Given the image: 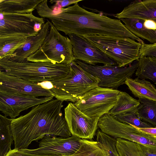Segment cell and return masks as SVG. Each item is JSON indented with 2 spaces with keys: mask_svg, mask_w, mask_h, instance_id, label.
Masks as SVG:
<instances>
[{
  "mask_svg": "<svg viewBox=\"0 0 156 156\" xmlns=\"http://www.w3.org/2000/svg\"><path fill=\"white\" fill-rule=\"evenodd\" d=\"M115 16L119 20L135 18L156 20V0L135 1L124 8Z\"/></svg>",
  "mask_w": 156,
  "mask_h": 156,
  "instance_id": "2e32d148",
  "label": "cell"
},
{
  "mask_svg": "<svg viewBox=\"0 0 156 156\" xmlns=\"http://www.w3.org/2000/svg\"><path fill=\"white\" fill-rule=\"evenodd\" d=\"M139 107L131 112L114 116L116 119L120 122L126 123L138 128H146L153 127V126L144 121L140 118L138 112Z\"/></svg>",
  "mask_w": 156,
  "mask_h": 156,
  "instance_id": "83f0119b",
  "label": "cell"
},
{
  "mask_svg": "<svg viewBox=\"0 0 156 156\" xmlns=\"http://www.w3.org/2000/svg\"><path fill=\"white\" fill-rule=\"evenodd\" d=\"M83 37L114 60L119 67L130 65L140 58L141 43L129 37L102 35Z\"/></svg>",
  "mask_w": 156,
  "mask_h": 156,
  "instance_id": "5b68a950",
  "label": "cell"
},
{
  "mask_svg": "<svg viewBox=\"0 0 156 156\" xmlns=\"http://www.w3.org/2000/svg\"><path fill=\"white\" fill-rule=\"evenodd\" d=\"M43 0H0V13L24 14L33 12Z\"/></svg>",
  "mask_w": 156,
  "mask_h": 156,
  "instance_id": "d6986e66",
  "label": "cell"
},
{
  "mask_svg": "<svg viewBox=\"0 0 156 156\" xmlns=\"http://www.w3.org/2000/svg\"><path fill=\"white\" fill-rule=\"evenodd\" d=\"M138 61L136 76L141 79L151 80L156 84V57H140Z\"/></svg>",
  "mask_w": 156,
  "mask_h": 156,
  "instance_id": "7402d4cb",
  "label": "cell"
},
{
  "mask_svg": "<svg viewBox=\"0 0 156 156\" xmlns=\"http://www.w3.org/2000/svg\"><path fill=\"white\" fill-rule=\"evenodd\" d=\"M125 84L135 97L156 101V88L149 81L138 77L130 78L126 80Z\"/></svg>",
  "mask_w": 156,
  "mask_h": 156,
  "instance_id": "ac0fdd59",
  "label": "cell"
},
{
  "mask_svg": "<svg viewBox=\"0 0 156 156\" xmlns=\"http://www.w3.org/2000/svg\"><path fill=\"white\" fill-rule=\"evenodd\" d=\"M49 33L39 49L27 59L33 62L69 64L75 61L70 39L62 35L49 21Z\"/></svg>",
  "mask_w": 156,
  "mask_h": 156,
  "instance_id": "8992f818",
  "label": "cell"
},
{
  "mask_svg": "<svg viewBox=\"0 0 156 156\" xmlns=\"http://www.w3.org/2000/svg\"><path fill=\"white\" fill-rule=\"evenodd\" d=\"M96 141L102 149L105 156H119L116 147V138L98 129Z\"/></svg>",
  "mask_w": 156,
  "mask_h": 156,
  "instance_id": "484cf974",
  "label": "cell"
},
{
  "mask_svg": "<svg viewBox=\"0 0 156 156\" xmlns=\"http://www.w3.org/2000/svg\"><path fill=\"white\" fill-rule=\"evenodd\" d=\"M82 1V0H51L49 1V2L51 4L54 3V4L50 7L52 10H55L64 8L70 5L74 4Z\"/></svg>",
  "mask_w": 156,
  "mask_h": 156,
  "instance_id": "4dcf8cb0",
  "label": "cell"
},
{
  "mask_svg": "<svg viewBox=\"0 0 156 156\" xmlns=\"http://www.w3.org/2000/svg\"><path fill=\"white\" fill-rule=\"evenodd\" d=\"M73 47L75 60H78L92 65L97 63L118 66L117 63L83 36L68 35Z\"/></svg>",
  "mask_w": 156,
  "mask_h": 156,
  "instance_id": "4fadbf2b",
  "label": "cell"
},
{
  "mask_svg": "<svg viewBox=\"0 0 156 156\" xmlns=\"http://www.w3.org/2000/svg\"><path fill=\"white\" fill-rule=\"evenodd\" d=\"M120 91L97 87L83 94L75 105L89 117H101L115 104Z\"/></svg>",
  "mask_w": 156,
  "mask_h": 156,
  "instance_id": "9c48e42d",
  "label": "cell"
},
{
  "mask_svg": "<svg viewBox=\"0 0 156 156\" xmlns=\"http://www.w3.org/2000/svg\"><path fill=\"white\" fill-rule=\"evenodd\" d=\"M12 119L0 115V156H5L11 150L13 140L11 127Z\"/></svg>",
  "mask_w": 156,
  "mask_h": 156,
  "instance_id": "603a6c76",
  "label": "cell"
},
{
  "mask_svg": "<svg viewBox=\"0 0 156 156\" xmlns=\"http://www.w3.org/2000/svg\"><path fill=\"white\" fill-rule=\"evenodd\" d=\"M50 29L49 20L44 24L39 33L35 36L28 37L25 43L17 49L10 57V60L22 62L37 51L43 44Z\"/></svg>",
  "mask_w": 156,
  "mask_h": 156,
  "instance_id": "e0dca14e",
  "label": "cell"
},
{
  "mask_svg": "<svg viewBox=\"0 0 156 156\" xmlns=\"http://www.w3.org/2000/svg\"><path fill=\"white\" fill-rule=\"evenodd\" d=\"M131 32L151 44L156 43V30L149 29L144 25L145 20L135 18H124L120 20Z\"/></svg>",
  "mask_w": 156,
  "mask_h": 156,
  "instance_id": "ffe728a7",
  "label": "cell"
},
{
  "mask_svg": "<svg viewBox=\"0 0 156 156\" xmlns=\"http://www.w3.org/2000/svg\"><path fill=\"white\" fill-rule=\"evenodd\" d=\"M0 92L38 97L54 96L49 89L39 83L8 75L0 71Z\"/></svg>",
  "mask_w": 156,
  "mask_h": 156,
  "instance_id": "9a60e30c",
  "label": "cell"
},
{
  "mask_svg": "<svg viewBox=\"0 0 156 156\" xmlns=\"http://www.w3.org/2000/svg\"><path fill=\"white\" fill-rule=\"evenodd\" d=\"M140 104L138 110L141 119L153 126L156 127V101L139 98Z\"/></svg>",
  "mask_w": 156,
  "mask_h": 156,
  "instance_id": "d4e9b609",
  "label": "cell"
},
{
  "mask_svg": "<svg viewBox=\"0 0 156 156\" xmlns=\"http://www.w3.org/2000/svg\"><path fill=\"white\" fill-rule=\"evenodd\" d=\"M116 147L119 156H147L142 145L127 140L116 138Z\"/></svg>",
  "mask_w": 156,
  "mask_h": 156,
  "instance_id": "cb8c5ba5",
  "label": "cell"
},
{
  "mask_svg": "<svg viewBox=\"0 0 156 156\" xmlns=\"http://www.w3.org/2000/svg\"><path fill=\"white\" fill-rule=\"evenodd\" d=\"M83 139L72 136L68 137L46 135L39 142V147L34 149H21L29 153L48 156H68L75 153Z\"/></svg>",
  "mask_w": 156,
  "mask_h": 156,
  "instance_id": "7c38bea8",
  "label": "cell"
},
{
  "mask_svg": "<svg viewBox=\"0 0 156 156\" xmlns=\"http://www.w3.org/2000/svg\"><path fill=\"white\" fill-rule=\"evenodd\" d=\"M63 102L53 99L33 107L25 115L12 119L14 149H27L33 141L42 139L46 135L72 136L62 113Z\"/></svg>",
  "mask_w": 156,
  "mask_h": 156,
  "instance_id": "7a4b0ae2",
  "label": "cell"
},
{
  "mask_svg": "<svg viewBox=\"0 0 156 156\" xmlns=\"http://www.w3.org/2000/svg\"><path fill=\"white\" fill-rule=\"evenodd\" d=\"M137 128L140 130L156 138V127L146 128Z\"/></svg>",
  "mask_w": 156,
  "mask_h": 156,
  "instance_id": "d6a6232c",
  "label": "cell"
},
{
  "mask_svg": "<svg viewBox=\"0 0 156 156\" xmlns=\"http://www.w3.org/2000/svg\"><path fill=\"white\" fill-rule=\"evenodd\" d=\"M140 103L125 92L120 91L116 102L108 113L113 116L131 112L138 108Z\"/></svg>",
  "mask_w": 156,
  "mask_h": 156,
  "instance_id": "44dd1931",
  "label": "cell"
},
{
  "mask_svg": "<svg viewBox=\"0 0 156 156\" xmlns=\"http://www.w3.org/2000/svg\"><path fill=\"white\" fill-rule=\"evenodd\" d=\"M64 113L65 119L72 136L92 140L98 130L99 117L88 116L71 102L65 108Z\"/></svg>",
  "mask_w": 156,
  "mask_h": 156,
  "instance_id": "8fae6325",
  "label": "cell"
},
{
  "mask_svg": "<svg viewBox=\"0 0 156 156\" xmlns=\"http://www.w3.org/2000/svg\"><path fill=\"white\" fill-rule=\"evenodd\" d=\"M0 71L6 74L35 83L50 82L66 77L70 70L69 64L17 62L5 58L0 60Z\"/></svg>",
  "mask_w": 156,
  "mask_h": 156,
  "instance_id": "3957f363",
  "label": "cell"
},
{
  "mask_svg": "<svg viewBox=\"0 0 156 156\" xmlns=\"http://www.w3.org/2000/svg\"><path fill=\"white\" fill-rule=\"evenodd\" d=\"M28 37H20L7 42L0 46V60L11 57L26 42Z\"/></svg>",
  "mask_w": 156,
  "mask_h": 156,
  "instance_id": "f1b7e54d",
  "label": "cell"
},
{
  "mask_svg": "<svg viewBox=\"0 0 156 156\" xmlns=\"http://www.w3.org/2000/svg\"><path fill=\"white\" fill-rule=\"evenodd\" d=\"M154 21L156 23V20H154Z\"/></svg>",
  "mask_w": 156,
  "mask_h": 156,
  "instance_id": "d590c367",
  "label": "cell"
},
{
  "mask_svg": "<svg viewBox=\"0 0 156 156\" xmlns=\"http://www.w3.org/2000/svg\"><path fill=\"white\" fill-rule=\"evenodd\" d=\"M5 156H48L29 153L21 149H14L10 150Z\"/></svg>",
  "mask_w": 156,
  "mask_h": 156,
  "instance_id": "1f68e13d",
  "label": "cell"
},
{
  "mask_svg": "<svg viewBox=\"0 0 156 156\" xmlns=\"http://www.w3.org/2000/svg\"><path fill=\"white\" fill-rule=\"evenodd\" d=\"M98 127L108 135L137 143L156 153V138L140 130L135 126L119 121L108 113L99 118Z\"/></svg>",
  "mask_w": 156,
  "mask_h": 156,
  "instance_id": "ba28073f",
  "label": "cell"
},
{
  "mask_svg": "<svg viewBox=\"0 0 156 156\" xmlns=\"http://www.w3.org/2000/svg\"><path fill=\"white\" fill-rule=\"evenodd\" d=\"M65 77L51 82L49 89L55 98L75 103L85 93L98 86L99 79L85 71L74 61Z\"/></svg>",
  "mask_w": 156,
  "mask_h": 156,
  "instance_id": "277c9868",
  "label": "cell"
},
{
  "mask_svg": "<svg viewBox=\"0 0 156 156\" xmlns=\"http://www.w3.org/2000/svg\"><path fill=\"white\" fill-rule=\"evenodd\" d=\"M54 96L41 98L0 92V111L6 117L15 119L22 111L48 101Z\"/></svg>",
  "mask_w": 156,
  "mask_h": 156,
  "instance_id": "5bb4252c",
  "label": "cell"
},
{
  "mask_svg": "<svg viewBox=\"0 0 156 156\" xmlns=\"http://www.w3.org/2000/svg\"><path fill=\"white\" fill-rule=\"evenodd\" d=\"M75 61L85 71L99 79L98 87L115 90H117L133 76L138 66V60L128 66L122 67L109 65H92L79 60Z\"/></svg>",
  "mask_w": 156,
  "mask_h": 156,
  "instance_id": "30bf717a",
  "label": "cell"
},
{
  "mask_svg": "<svg viewBox=\"0 0 156 156\" xmlns=\"http://www.w3.org/2000/svg\"><path fill=\"white\" fill-rule=\"evenodd\" d=\"M144 25L148 29L156 30V23L154 20H145Z\"/></svg>",
  "mask_w": 156,
  "mask_h": 156,
  "instance_id": "836d02e7",
  "label": "cell"
},
{
  "mask_svg": "<svg viewBox=\"0 0 156 156\" xmlns=\"http://www.w3.org/2000/svg\"><path fill=\"white\" fill-rule=\"evenodd\" d=\"M142 146L145 154L147 156H156V153L150 151L144 146L142 145Z\"/></svg>",
  "mask_w": 156,
  "mask_h": 156,
  "instance_id": "e575fe53",
  "label": "cell"
},
{
  "mask_svg": "<svg viewBox=\"0 0 156 156\" xmlns=\"http://www.w3.org/2000/svg\"><path fill=\"white\" fill-rule=\"evenodd\" d=\"M44 23V18L36 16L33 12L0 13V46L20 37L36 35Z\"/></svg>",
  "mask_w": 156,
  "mask_h": 156,
  "instance_id": "52a82bcc",
  "label": "cell"
},
{
  "mask_svg": "<svg viewBox=\"0 0 156 156\" xmlns=\"http://www.w3.org/2000/svg\"><path fill=\"white\" fill-rule=\"evenodd\" d=\"M141 44L140 50V57L153 56L156 57V43L148 44L144 42Z\"/></svg>",
  "mask_w": 156,
  "mask_h": 156,
  "instance_id": "f546056e",
  "label": "cell"
},
{
  "mask_svg": "<svg viewBox=\"0 0 156 156\" xmlns=\"http://www.w3.org/2000/svg\"><path fill=\"white\" fill-rule=\"evenodd\" d=\"M35 9L40 16L50 20L58 31L66 35L126 37L141 43L144 42L129 30L120 20L89 11L78 3L53 10L48 6V0H43Z\"/></svg>",
  "mask_w": 156,
  "mask_h": 156,
  "instance_id": "6da1fadb",
  "label": "cell"
},
{
  "mask_svg": "<svg viewBox=\"0 0 156 156\" xmlns=\"http://www.w3.org/2000/svg\"><path fill=\"white\" fill-rule=\"evenodd\" d=\"M68 156H105L98 143L83 139L80 147L74 154Z\"/></svg>",
  "mask_w": 156,
  "mask_h": 156,
  "instance_id": "4316f807",
  "label": "cell"
}]
</instances>
